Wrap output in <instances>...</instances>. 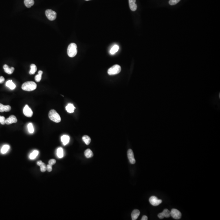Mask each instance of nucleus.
<instances>
[{
  "label": "nucleus",
  "instance_id": "nucleus-16",
  "mask_svg": "<svg viewBox=\"0 0 220 220\" xmlns=\"http://www.w3.org/2000/svg\"><path fill=\"white\" fill-rule=\"evenodd\" d=\"M61 140L62 142L63 143V145L65 146V145L68 144V142H69V140H70V138H69V137L67 135H64L61 137Z\"/></svg>",
  "mask_w": 220,
  "mask_h": 220
},
{
  "label": "nucleus",
  "instance_id": "nucleus-12",
  "mask_svg": "<svg viewBox=\"0 0 220 220\" xmlns=\"http://www.w3.org/2000/svg\"><path fill=\"white\" fill-rule=\"evenodd\" d=\"M135 2L136 0H129V7L132 11H135L137 10V5Z\"/></svg>",
  "mask_w": 220,
  "mask_h": 220
},
{
  "label": "nucleus",
  "instance_id": "nucleus-13",
  "mask_svg": "<svg viewBox=\"0 0 220 220\" xmlns=\"http://www.w3.org/2000/svg\"><path fill=\"white\" fill-rule=\"evenodd\" d=\"M11 107L9 105H4L0 103V112H9L11 110Z\"/></svg>",
  "mask_w": 220,
  "mask_h": 220
},
{
  "label": "nucleus",
  "instance_id": "nucleus-32",
  "mask_svg": "<svg viewBox=\"0 0 220 220\" xmlns=\"http://www.w3.org/2000/svg\"><path fill=\"white\" fill-rule=\"evenodd\" d=\"M55 163H56V161L54 159H50L49 161V164L51 165H54Z\"/></svg>",
  "mask_w": 220,
  "mask_h": 220
},
{
  "label": "nucleus",
  "instance_id": "nucleus-3",
  "mask_svg": "<svg viewBox=\"0 0 220 220\" xmlns=\"http://www.w3.org/2000/svg\"><path fill=\"white\" fill-rule=\"evenodd\" d=\"M49 117L51 121L55 123H59L61 120V116L55 110L52 109L50 110L49 113Z\"/></svg>",
  "mask_w": 220,
  "mask_h": 220
},
{
  "label": "nucleus",
  "instance_id": "nucleus-28",
  "mask_svg": "<svg viewBox=\"0 0 220 220\" xmlns=\"http://www.w3.org/2000/svg\"><path fill=\"white\" fill-rule=\"evenodd\" d=\"M27 127H28V129L29 133H34V128L32 123H29L28 124V126H27Z\"/></svg>",
  "mask_w": 220,
  "mask_h": 220
},
{
  "label": "nucleus",
  "instance_id": "nucleus-35",
  "mask_svg": "<svg viewBox=\"0 0 220 220\" xmlns=\"http://www.w3.org/2000/svg\"><path fill=\"white\" fill-rule=\"evenodd\" d=\"M148 220V217L146 216H142V217L141 219V220Z\"/></svg>",
  "mask_w": 220,
  "mask_h": 220
},
{
  "label": "nucleus",
  "instance_id": "nucleus-15",
  "mask_svg": "<svg viewBox=\"0 0 220 220\" xmlns=\"http://www.w3.org/2000/svg\"><path fill=\"white\" fill-rule=\"evenodd\" d=\"M140 212L138 209H134L132 212L131 214L132 219L133 220H137L140 216Z\"/></svg>",
  "mask_w": 220,
  "mask_h": 220
},
{
  "label": "nucleus",
  "instance_id": "nucleus-23",
  "mask_svg": "<svg viewBox=\"0 0 220 220\" xmlns=\"http://www.w3.org/2000/svg\"><path fill=\"white\" fill-rule=\"evenodd\" d=\"M57 155L58 156V157L60 158H61L63 157L64 156V153H63V149L62 148H59L57 149Z\"/></svg>",
  "mask_w": 220,
  "mask_h": 220
},
{
  "label": "nucleus",
  "instance_id": "nucleus-8",
  "mask_svg": "<svg viewBox=\"0 0 220 220\" xmlns=\"http://www.w3.org/2000/svg\"><path fill=\"white\" fill-rule=\"evenodd\" d=\"M23 113L26 117H31L33 115L32 110L27 105H26L23 109Z\"/></svg>",
  "mask_w": 220,
  "mask_h": 220
},
{
  "label": "nucleus",
  "instance_id": "nucleus-17",
  "mask_svg": "<svg viewBox=\"0 0 220 220\" xmlns=\"http://www.w3.org/2000/svg\"><path fill=\"white\" fill-rule=\"evenodd\" d=\"M75 108L74 107L73 105L72 104H68L66 107V109L68 113H73L74 111V109Z\"/></svg>",
  "mask_w": 220,
  "mask_h": 220
},
{
  "label": "nucleus",
  "instance_id": "nucleus-18",
  "mask_svg": "<svg viewBox=\"0 0 220 220\" xmlns=\"http://www.w3.org/2000/svg\"><path fill=\"white\" fill-rule=\"evenodd\" d=\"M6 85L11 90H13L16 88V85L12 80L7 81L6 83Z\"/></svg>",
  "mask_w": 220,
  "mask_h": 220
},
{
  "label": "nucleus",
  "instance_id": "nucleus-9",
  "mask_svg": "<svg viewBox=\"0 0 220 220\" xmlns=\"http://www.w3.org/2000/svg\"><path fill=\"white\" fill-rule=\"evenodd\" d=\"M171 216V212L167 209H164L163 212L158 214V217L160 219H164L165 217L169 218Z\"/></svg>",
  "mask_w": 220,
  "mask_h": 220
},
{
  "label": "nucleus",
  "instance_id": "nucleus-30",
  "mask_svg": "<svg viewBox=\"0 0 220 220\" xmlns=\"http://www.w3.org/2000/svg\"><path fill=\"white\" fill-rule=\"evenodd\" d=\"M180 0H170L169 3L171 6H174L178 3Z\"/></svg>",
  "mask_w": 220,
  "mask_h": 220
},
{
  "label": "nucleus",
  "instance_id": "nucleus-1",
  "mask_svg": "<svg viewBox=\"0 0 220 220\" xmlns=\"http://www.w3.org/2000/svg\"><path fill=\"white\" fill-rule=\"evenodd\" d=\"M37 88V85L34 82L28 81L23 83L22 86V89L24 91H31L35 90Z\"/></svg>",
  "mask_w": 220,
  "mask_h": 220
},
{
  "label": "nucleus",
  "instance_id": "nucleus-36",
  "mask_svg": "<svg viewBox=\"0 0 220 220\" xmlns=\"http://www.w3.org/2000/svg\"><path fill=\"white\" fill-rule=\"evenodd\" d=\"M42 163H43V162H42L41 161H38L37 163V164L39 165V166H40L42 164Z\"/></svg>",
  "mask_w": 220,
  "mask_h": 220
},
{
  "label": "nucleus",
  "instance_id": "nucleus-14",
  "mask_svg": "<svg viewBox=\"0 0 220 220\" xmlns=\"http://www.w3.org/2000/svg\"><path fill=\"white\" fill-rule=\"evenodd\" d=\"M3 69H4V71H5V72L8 74H12V73H13L14 70V68L13 67L10 68L9 67L8 65H4L3 67Z\"/></svg>",
  "mask_w": 220,
  "mask_h": 220
},
{
  "label": "nucleus",
  "instance_id": "nucleus-29",
  "mask_svg": "<svg viewBox=\"0 0 220 220\" xmlns=\"http://www.w3.org/2000/svg\"><path fill=\"white\" fill-rule=\"evenodd\" d=\"M40 171L43 172H45L47 171V166L43 162L42 164L40 166Z\"/></svg>",
  "mask_w": 220,
  "mask_h": 220
},
{
  "label": "nucleus",
  "instance_id": "nucleus-22",
  "mask_svg": "<svg viewBox=\"0 0 220 220\" xmlns=\"http://www.w3.org/2000/svg\"><path fill=\"white\" fill-rule=\"evenodd\" d=\"M82 140L86 145H89L91 142V139L89 136H83L82 137Z\"/></svg>",
  "mask_w": 220,
  "mask_h": 220
},
{
  "label": "nucleus",
  "instance_id": "nucleus-4",
  "mask_svg": "<svg viewBox=\"0 0 220 220\" xmlns=\"http://www.w3.org/2000/svg\"><path fill=\"white\" fill-rule=\"evenodd\" d=\"M121 71V67L118 65H114L108 70V73L109 75H114L119 73Z\"/></svg>",
  "mask_w": 220,
  "mask_h": 220
},
{
  "label": "nucleus",
  "instance_id": "nucleus-5",
  "mask_svg": "<svg viewBox=\"0 0 220 220\" xmlns=\"http://www.w3.org/2000/svg\"><path fill=\"white\" fill-rule=\"evenodd\" d=\"M45 14L47 18L51 21L55 20L56 18V13L51 10H47L45 11Z\"/></svg>",
  "mask_w": 220,
  "mask_h": 220
},
{
  "label": "nucleus",
  "instance_id": "nucleus-31",
  "mask_svg": "<svg viewBox=\"0 0 220 220\" xmlns=\"http://www.w3.org/2000/svg\"><path fill=\"white\" fill-rule=\"evenodd\" d=\"M6 118L4 116H0V123L4 125L6 123Z\"/></svg>",
  "mask_w": 220,
  "mask_h": 220
},
{
  "label": "nucleus",
  "instance_id": "nucleus-27",
  "mask_svg": "<svg viewBox=\"0 0 220 220\" xmlns=\"http://www.w3.org/2000/svg\"><path fill=\"white\" fill-rule=\"evenodd\" d=\"M10 148V146L8 145H5L3 146L1 149V152L2 154L6 153Z\"/></svg>",
  "mask_w": 220,
  "mask_h": 220
},
{
  "label": "nucleus",
  "instance_id": "nucleus-2",
  "mask_svg": "<svg viewBox=\"0 0 220 220\" xmlns=\"http://www.w3.org/2000/svg\"><path fill=\"white\" fill-rule=\"evenodd\" d=\"M78 52L77 46L75 43H71L67 49V54L68 56L73 58L75 56Z\"/></svg>",
  "mask_w": 220,
  "mask_h": 220
},
{
  "label": "nucleus",
  "instance_id": "nucleus-6",
  "mask_svg": "<svg viewBox=\"0 0 220 220\" xmlns=\"http://www.w3.org/2000/svg\"><path fill=\"white\" fill-rule=\"evenodd\" d=\"M171 216L173 219H181V214L179 211L176 209H172L171 212Z\"/></svg>",
  "mask_w": 220,
  "mask_h": 220
},
{
  "label": "nucleus",
  "instance_id": "nucleus-33",
  "mask_svg": "<svg viewBox=\"0 0 220 220\" xmlns=\"http://www.w3.org/2000/svg\"><path fill=\"white\" fill-rule=\"evenodd\" d=\"M52 165H49V164H48V165H47V170L48 172H51L52 170Z\"/></svg>",
  "mask_w": 220,
  "mask_h": 220
},
{
  "label": "nucleus",
  "instance_id": "nucleus-24",
  "mask_svg": "<svg viewBox=\"0 0 220 220\" xmlns=\"http://www.w3.org/2000/svg\"><path fill=\"white\" fill-rule=\"evenodd\" d=\"M31 70L30 71V74L33 75L35 74V72L37 71V67L36 65L34 64H31Z\"/></svg>",
  "mask_w": 220,
  "mask_h": 220
},
{
  "label": "nucleus",
  "instance_id": "nucleus-19",
  "mask_svg": "<svg viewBox=\"0 0 220 220\" xmlns=\"http://www.w3.org/2000/svg\"><path fill=\"white\" fill-rule=\"evenodd\" d=\"M24 4L27 8H30L34 4V0H24Z\"/></svg>",
  "mask_w": 220,
  "mask_h": 220
},
{
  "label": "nucleus",
  "instance_id": "nucleus-21",
  "mask_svg": "<svg viewBox=\"0 0 220 220\" xmlns=\"http://www.w3.org/2000/svg\"><path fill=\"white\" fill-rule=\"evenodd\" d=\"M119 49V46L117 45H115L110 50V54L112 55H113L118 51Z\"/></svg>",
  "mask_w": 220,
  "mask_h": 220
},
{
  "label": "nucleus",
  "instance_id": "nucleus-34",
  "mask_svg": "<svg viewBox=\"0 0 220 220\" xmlns=\"http://www.w3.org/2000/svg\"><path fill=\"white\" fill-rule=\"evenodd\" d=\"M5 81V78L3 76L0 77V83H3Z\"/></svg>",
  "mask_w": 220,
  "mask_h": 220
},
{
  "label": "nucleus",
  "instance_id": "nucleus-20",
  "mask_svg": "<svg viewBox=\"0 0 220 220\" xmlns=\"http://www.w3.org/2000/svg\"><path fill=\"white\" fill-rule=\"evenodd\" d=\"M85 155L86 158H90L93 156V154L91 149H87L85 151Z\"/></svg>",
  "mask_w": 220,
  "mask_h": 220
},
{
  "label": "nucleus",
  "instance_id": "nucleus-11",
  "mask_svg": "<svg viewBox=\"0 0 220 220\" xmlns=\"http://www.w3.org/2000/svg\"><path fill=\"white\" fill-rule=\"evenodd\" d=\"M17 122V119L15 116L12 115L10 116L9 118L6 120V123L7 125H10L12 123H15Z\"/></svg>",
  "mask_w": 220,
  "mask_h": 220
},
{
  "label": "nucleus",
  "instance_id": "nucleus-7",
  "mask_svg": "<svg viewBox=\"0 0 220 220\" xmlns=\"http://www.w3.org/2000/svg\"><path fill=\"white\" fill-rule=\"evenodd\" d=\"M149 202L150 204L153 206H158L162 203V200L159 199L155 196H152L149 199Z\"/></svg>",
  "mask_w": 220,
  "mask_h": 220
},
{
  "label": "nucleus",
  "instance_id": "nucleus-10",
  "mask_svg": "<svg viewBox=\"0 0 220 220\" xmlns=\"http://www.w3.org/2000/svg\"><path fill=\"white\" fill-rule=\"evenodd\" d=\"M128 157L129 159V161L130 164H134L135 163V160L134 159V153L133 150L131 149H129L127 152Z\"/></svg>",
  "mask_w": 220,
  "mask_h": 220
},
{
  "label": "nucleus",
  "instance_id": "nucleus-25",
  "mask_svg": "<svg viewBox=\"0 0 220 220\" xmlns=\"http://www.w3.org/2000/svg\"><path fill=\"white\" fill-rule=\"evenodd\" d=\"M43 72L42 71H38V74L36 75L35 77V80L37 82H39L42 79V75Z\"/></svg>",
  "mask_w": 220,
  "mask_h": 220
},
{
  "label": "nucleus",
  "instance_id": "nucleus-26",
  "mask_svg": "<svg viewBox=\"0 0 220 220\" xmlns=\"http://www.w3.org/2000/svg\"><path fill=\"white\" fill-rule=\"evenodd\" d=\"M39 152L38 150H34L30 154V158L31 159H34L38 155Z\"/></svg>",
  "mask_w": 220,
  "mask_h": 220
},
{
  "label": "nucleus",
  "instance_id": "nucleus-37",
  "mask_svg": "<svg viewBox=\"0 0 220 220\" xmlns=\"http://www.w3.org/2000/svg\"><path fill=\"white\" fill-rule=\"evenodd\" d=\"M86 0V1H88V0Z\"/></svg>",
  "mask_w": 220,
  "mask_h": 220
}]
</instances>
